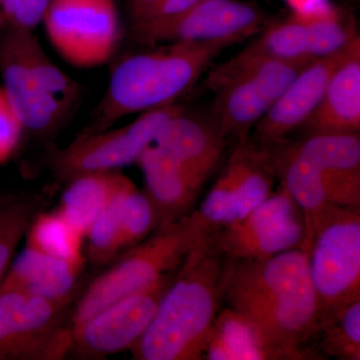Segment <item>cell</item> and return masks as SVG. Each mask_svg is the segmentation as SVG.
<instances>
[{
    "instance_id": "cell-6",
    "label": "cell",
    "mask_w": 360,
    "mask_h": 360,
    "mask_svg": "<svg viewBox=\"0 0 360 360\" xmlns=\"http://www.w3.org/2000/svg\"><path fill=\"white\" fill-rule=\"evenodd\" d=\"M312 59H259L225 63L208 73L206 86L214 92L212 115L226 137L236 142L250 136L257 123Z\"/></svg>"
},
{
    "instance_id": "cell-19",
    "label": "cell",
    "mask_w": 360,
    "mask_h": 360,
    "mask_svg": "<svg viewBox=\"0 0 360 360\" xmlns=\"http://www.w3.org/2000/svg\"><path fill=\"white\" fill-rule=\"evenodd\" d=\"M84 264L25 245L0 281V293L18 290L59 302H75Z\"/></svg>"
},
{
    "instance_id": "cell-13",
    "label": "cell",
    "mask_w": 360,
    "mask_h": 360,
    "mask_svg": "<svg viewBox=\"0 0 360 360\" xmlns=\"http://www.w3.org/2000/svg\"><path fill=\"white\" fill-rule=\"evenodd\" d=\"M267 22L264 11L250 2L200 0L172 18L131 22V34L137 42L148 46L177 41L236 44L262 32Z\"/></svg>"
},
{
    "instance_id": "cell-32",
    "label": "cell",
    "mask_w": 360,
    "mask_h": 360,
    "mask_svg": "<svg viewBox=\"0 0 360 360\" xmlns=\"http://www.w3.org/2000/svg\"><path fill=\"white\" fill-rule=\"evenodd\" d=\"M200 1V0H161L156 6L142 14L141 18L131 20V22H146L172 18L184 13Z\"/></svg>"
},
{
    "instance_id": "cell-20",
    "label": "cell",
    "mask_w": 360,
    "mask_h": 360,
    "mask_svg": "<svg viewBox=\"0 0 360 360\" xmlns=\"http://www.w3.org/2000/svg\"><path fill=\"white\" fill-rule=\"evenodd\" d=\"M303 129L314 134H360V37L329 80Z\"/></svg>"
},
{
    "instance_id": "cell-3",
    "label": "cell",
    "mask_w": 360,
    "mask_h": 360,
    "mask_svg": "<svg viewBox=\"0 0 360 360\" xmlns=\"http://www.w3.org/2000/svg\"><path fill=\"white\" fill-rule=\"evenodd\" d=\"M229 41H177L156 44L118 61L108 89L80 134L115 127L134 113L165 108L193 89Z\"/></svg>"
},
{
    "instance_id": "cell-16",
    "label": "cell",
    "mask_w": 360,
    "mask_h": 360,
    "mask_svg": "<svg viewBox=\"0 0 360 360\" xmlns=\"http://www.w3.org/2000/svg\"><path fill=\"white\" fill-rule=\"evenodd\" d=\"M316 167L328 203L360 206V134H314L295 143Z\"/></svg>"
},
{
    "instance_id": "cell-2",
    "label": "cell",
    "mask_w": 360,
    "mask_h": 360,
    "mask_svg": "<svg viewBox=\"0 0 360 360\" xmlns=\"http://www.w3.org/2000/svg\"><path fill=\"white\" fill-rule=\"evenodd\" d=\"M227 262L208 234L194 246L161 297L146 333L130 349L134 359H203L224 300Z\"/></svg>"
},
{
    "instance_id": "cell-26",
    "label": "cell",
    "mask_w": 360,
    "mask_h": 360,
    "mask_svg": "<svg viewBox=\"0 0 360 360\" xmlns=\"http://www.w3.org/2000/svg\"><path fill=\"white\" fill-rule=\"evenodd\" d=\"M319 336L317 352L342 360L360 359V300L322 317L314 338Z\"/></svg>"
},
{
    "instance_id": "cell-34",
    "label": "cell",
    "mask_w": 360,
    "mask_h": 360,
    "mask_svg": "<svg viewBox=\"0 0 360 360\" xmlns=\"http://www.w3.org/2000/svg\"><path fill=\"white\" fill-rule=\"evenodd\" d=\"M6 20H4V14H2L1 11H0V30H1L2 28L6 27Z\"/></svg>"
},
{
    "instance_id": "cell-23",
    "label": "cell",
    "mask_w": 360,
    "mask_h": 360,
    "mask_svg": "<svg viewBox=\"0 0 360 360\" xmlns=\"http://www.w3.org/2000/svg\"><path fill=\"white\" fill-rule=\"evenodd\" d=\"M259 33L257 39L226 63L239 65L259 59H312L309 56L307 28L300 14L267 25Z\"/></svg>"
},
{
    "instance_id": "cell-22",
    "label": "cell",
    "mask_w": 360,
    "mask_h": 360,
    "mask_svg": "<svg viewBox=\"0 0 360 360\" xmlns=\"http://www.w3.org/2000/svg\"><path fill=\"white\" fill-rule=\"evenodd\" d=\"M125 179L120 170L75 177L66 182L68 187L58 208L85 238L89 227L105 210Z\"/></svg>"
},
{
    "instance_id": "cell-29",
    "label": "cell",
    "mask_w": 360,
    "mask_h": 360,
    "mask_svg": "<svg viewBox=\"0 0 360 360\" xmlns=\"http://www.w3.org/2000/svg\"><path fill=\"white\" fill-rule=\"evenodd\" d=\"M120 215L123 251L141 243L160 225L155 205L131 180L123 193Z\"/></svg>"
},
{
    "instance_id": "cell-7",
    "label": "cell",
    "mask_w": 360,
    "mask_h": 360,
    "mask_svg": "<svg viewBox=\"0 0 360 360\" xmlns=\"http://www.w3.org/2000/svg\"><path fill=\"white\" fill-rule=\"evenodd\" d=\"M307 253L319 321L359 300L360 206L329 203L314 222Z\"/></svg>"
},
{
    "instance_id": "cell-27",
    "label": "cell",
    "mask_w": 360,
    "mask_h": 360,
    "mask_svg": "<svg viewBox=\"0 0 360 360\" xmlns=\"http://www.w3.org/2000/svg\"><path fill=\"white\" fill-rule=\"evenodd\" d=\"M44 195L18 196L0 203V281L32 220L41 212Z\"/></svg>"
},
{
    "instance_id": "cell-12",
    "label": "cell",
    "mask_w": 360,
    "mask_h": 360,
    "mask_svg": "<svg viewBox=\"0 0 360 360\" xmlns=\"http://www.w3.org/2000/svg\"><path fill=\"white\" fill-rule=\"evenodd\" d=\"M227 259H260L302 248L305 222L300 206L283 184L243 219L208 233Z\"/></svg>"
},
{
    "instance_id": "cell-18",
    "label": "cell",
    "mask_w": 360,
    "mask_h": 360,
    "mask_svg": "<svg viewBox=\"0 0 360 360\" xmlns=\"http://www.w3.org/2000/svg\"><path fill=\"white\" fill-rule=\"evenodd\" d=\"M146 193L155 205L160 224H170L189 214L205 181L172 156L150 144L139 156Z\"/></svg>"
},
{
    "instance_id": "cell-36",
    "label": "cell",
    "mask_w": 360,
    "mask_h": 360,
    "mask_svg": "<svg viewBox=\"0 0 360 360\" xmlns=\"http://www.w3.org/2000/svg\"><path fill=\"white\" fill-rule=\"evenodd\" d=\"M1 201H2V200H0V203H1Z\"/></svg>"
},
{
    "instance_id": "cell-21",
    "label": "cell",
    "mask_w": 360,
    "mask_h": 360,
    "mask_svg": "<svg viewBox=\"0 0 360 360\" xmlns=\"http://www.w3.org/2000/svg\"><path fill=\"white\" fill-rule=\"evenodd\" d=\"M203 359L300 360L274 345L252 322L229 307L215 319Z\"/></svg>"
},
{
    "instance_id": "cell-10",
    "label": "cell",
    "mask_w": 360,
    "mask_h": 360,
    "mask_svg": "<svg viewBox=\"0 0 360 360\" xmlns=\"http://www.w3.org/2000/svg\"><path fill=\"white\" fill-rule=\"evenodd\" d=\"M41 25L56 53L79 70L105 65L120 44L115 0H51Z\"/></svg>"
},
{
    "instance_id": "cell-28",
    "label": "cell",
    "mask_w": 360,
    "mask_h": 360,
    "mask_svg": "<svg viewBox=\"0 0 360 360\" xmlns=\"http://www.w3.org/2000/svg\"><path fill=\"white\" fill-rule=\"evenodd\" d=\"M129 177L106 206L105 210L97 217L85 234L87 240L86 257L94 265H104L123 251L122 229H120V203Z\"/></svg>"
},
{
    "instance_id": "cell-15",
    "label": "cell",
    "mask_w": 360,
    "mask_h": 360,
    "mask_svg": "<svg viewBox=\"0 0 360 360\" xmlns=\"http://www.w3.org/2000/svg\"><path fill=\"white\" fill-rule=\"evenodd\" d=\"M354 42L330 56L310 60L257 123L250 137L264 143H281L288 134L302 127L321 103L329 80Z\"/></svg>"
},
{
    "instance_id": "cell-11",
    "label": "cell",
    "mask_w": 360,
    "mask_h": 360,
    "mask_svg": "<svg viewBox=\"0 0 360 360\" xmlns=\"http://www.w3.org/2000/svg\"><path fill=\"white\" fill-rule=\"evenodd\" d=\"M184 110V106L174 103L144 111L134 122L118 129L79 134L65 148L49 153L52 174L68 182L80 175L117 172L134 165L144 149L153 143L162 123Z\"/></svg>"
},
{
    "instance_id": "cell-24",
    "label": "cell",
    "mask_w": 360,
    "mask_h": 360,
    "mask_svg": "<svg viewBox=\"0 0 360 360\" xmlns=\"http://www.w3.org/2000/svg\"><path fill=\"white\" fill-rule=\"evenodd\" d=\"M25 238V245L51 257L84 265V234L71 224L59 208L51 212L41 210L37 213Z\"/></svg>"
},
{
    "instance_id": "cell-5",
    "label": "cell",
    "mask_w": 360,
    "mask_h": 360,
    "mask_svg": "<svg viewBox=\"0 0 360 360\" xmlns=\"http://www.w3.org/2000/svg\"><path fill=\"white\" fill-rule=\"evenodd\" d=\"M193 212L158 225L150 236L120 253L97 276L72 309L71 328L127 296L174 276L191 250L207 236Z\"/></svg>"
},
{
    "instance_id": "cell-30",
    "label": "cell",
    "mask_w": 360,
    "mask_h": 360,
    "mask_svg": "<svg viewBox=\"0 0 360 360\" xmlns=\"http://www.w3.org/2000/svg\"><path fill=\"white\" fill-rule=\"evenodd\" d=\"M51 0H0V11L6 26L33 30L39 25Z\"/></svg>"
},
{
    "instance_id": "cell-31",
    "label": "cell",
    "mask_w": 360,
    "mask_h": 360,
    "mask_svg": "<svg viewBox=\"0 0 360 360\" xmlns=\"http://www.w3.org/2000/svg\"><path fill=\"white\" fill-rule=\"evenodd\" d=\"M23 134L25 129L0 85V163L15 153Z\"/></svg>"
},
{
    "instance_id": "cell-8",
    "label": "cell",
    "mask_w": 360,
    "mask_h": 360,
    "mask_svg": "<svg viewBox=\"0 0 360 360\" xmlns=\"http://www.w3.org/2000/svg\"><path fill=\"white\" fill-rule=\"evenodd\" d=\"M281 143H264L250 136L236 142L210 193L193 212L205 231L210 233L243 219L274 193Z\"/></svg>"
},
{
    "instance_id": "cell-17",
    "label": "cell",
    "mask_w": 360,
    "mask_h": 360,
    "mask_svg": "<svg viewBox=\"0 0 360 360\" xmlns=\"http://www.w3.org/2000/svg\"><path fill=\"white\" fill-rule=\"evenodd\" d=\"M226 142L214 115H193L184 108L162 123L153 144L205 182L219 167Z\"/></svg>"
},
{
    "instance_id": "cell-14",
    "label": "cell",
    "mask_w": 360,
    "mask_h": 360,
    "mask_svg": "<svg viewBox=\"0 0 360 360\" xmlns=\"http://www.w3.org/2000/svg\"><path fill=\"white\" fill-rule=\"evenodd\" d=\"M174 276L148 290L123 297L73 326L68 356L101 359L131 349L153 321Z\"/></svg>"
},
{
    "instance_id": "cell-9",
    "label": "cell",
    "mask_w": 360,
    "mask_h": 360,
    "mask_svg": "<svg viewBox=\"0 0 360 360\" xmlns=\"http://www.w3.org/2000/svg\"><path fill=\"white\" fill-rule=\"evenodd\" d=\"M73 302L22 291L0 293V360H53L68 356Z\"/></svg>"
},
{
    "instance_id": "cell-4",
    "label": "cell",
    "mask_w": 360,
    "mask_h": 360,
    "mask_svg": "<svg viewBox=\"0 0 360 360\" xmlns=\"http://www.w3.org/2000/svg\"><path fill=\"white\" fill-rule=\"evenodd\" d=\"M0 40L1 87L25 132L58 129L82 90L44 51L33 30L8 27Z\"/></svg>"
},
{
    "instance_id": "cell-35",
    "label": "cell",
    "mask_w": 360,
    "mask_h": 360,
    "mask_svg": "<svg viewBox=\"0 0 360 360\" xmlns=\"http://www.w3.org/2000/svg\"><path fill=\"white\" fill-rule=\"evenodd\" d=\"M352 1H359V0H352Z\"/></svg>"
},
{
    "instance_id": "cell-33",
    "label": "cell",
    "mask_w": 360,
    "mask_h": 360,
    "mask_svg": "<svg viewBox=\"0 0 360 360\" xmlns=\"http://www.w3.org/2000/svg\"><path fill=\"white\" fill-rule=\"evenodd\" d=\"M160 1L161 0H127L130 20L141 18L142 14L146 13Z\"/></svg>"
},
{
    "instance_id": "cell-25",
    "label": "cell",
    "mask_w": 360,
    "mask_h": 360,
    "mask_svg": "<svg viewBox=\"0 0 360 360\" xmlns=\"http://www.w3.org/2000/svg\"><path fill=\"white\" fill-rule=\"evenodd\" d=\"M298 14L307 28L310 58L330 56L359 37L354 16L347 9L333 6Z\"/></svg>"
},
{
    "instance_id": "cell-1",
    "label": "cell",
    "mask_w": 360,
    "mask_h": 360,
    "mask_svg": "<svg viewBox=\"0 0 360 360\" xmlns=\"http://www.w3.org/2000/svg\"><path fill=\"white\" fill-rule=\"evenodd\" d=\"M224 300L277 347L300 360L323 359L307 347L319 326V311L309 253L303 248L260 259H229Z\"/></svg>"
}]
</instances>
